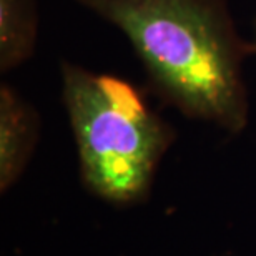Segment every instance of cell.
<instances>
[{
  "mask_svg": "<svg viewBox=\"0 0 256 256\" xmlns=\"http://www.w3.org/2000/svg\"><path fill=\"white\" fill-rule=\"evenodd\" d=\"M125 35L163 100L238 135L248 125L243 42L224 0H75Z\"/></svg>",
  "mask_w": 256,
  "mask_h": 256,
  "instance_id": "1",
  "label": "cell"
},
{
  "mask_svg": "<svg viewBox=\"0 0 256 256\" xmlns=\"http://www.w3.org/2000/svg\"><path fill=\"white\" fill-rule=\"evenodd\" d=\"M60 92L84 186L116 206L145 202L175 130L130 82L64 60Z\"/></svg>",
  "mask_w": 256,
  "mask_h": 256,
  "instance_id": "2",
  "label": "cell"
},
{
  "mask_svg": "<svg viewBox=\"0 0 256 256\" xmlns=\"http://www.w3.org/2000/svg\"><path fill=\"white\" fill-rule=\"evenodd\" d=\"M40 135L37 110L14 88L0 85V192L5 193L24 175Z\"/></svg>",
  "mask_w": 256,
  "mask_h": 256,
  "instance_id": "3",
  "label": "cell"
},
{
  "mask_svg": "<svg viewBox=\"0 0 256 256\" xmlns=\"http://www.w3.org/2000/svg\"><path fill=\"white\" fill-rule=\"evenodd\" d=\"M38 14L35 0H0V72L8 74L35 54Z\"/></svg>",
  "mask_w": 256,
  "mask_h": 256,
  "instance_id": "4",
  "label": "cell"
},
{
  "mask_svg": "<svg viewBox=\"0 0 256 256\" xmlns=\"http://www.w3.org/2000/svg\"><path fill=\"white\" fill-rule=\"evenodd\" d=\"M253 50L256 52V25H254V42H253Z\"/></svg>",
  "mask_w": 256,
  "mask_h": 256,
  "instance_id": "5",
  "label": "cell"
}]
</instances>
